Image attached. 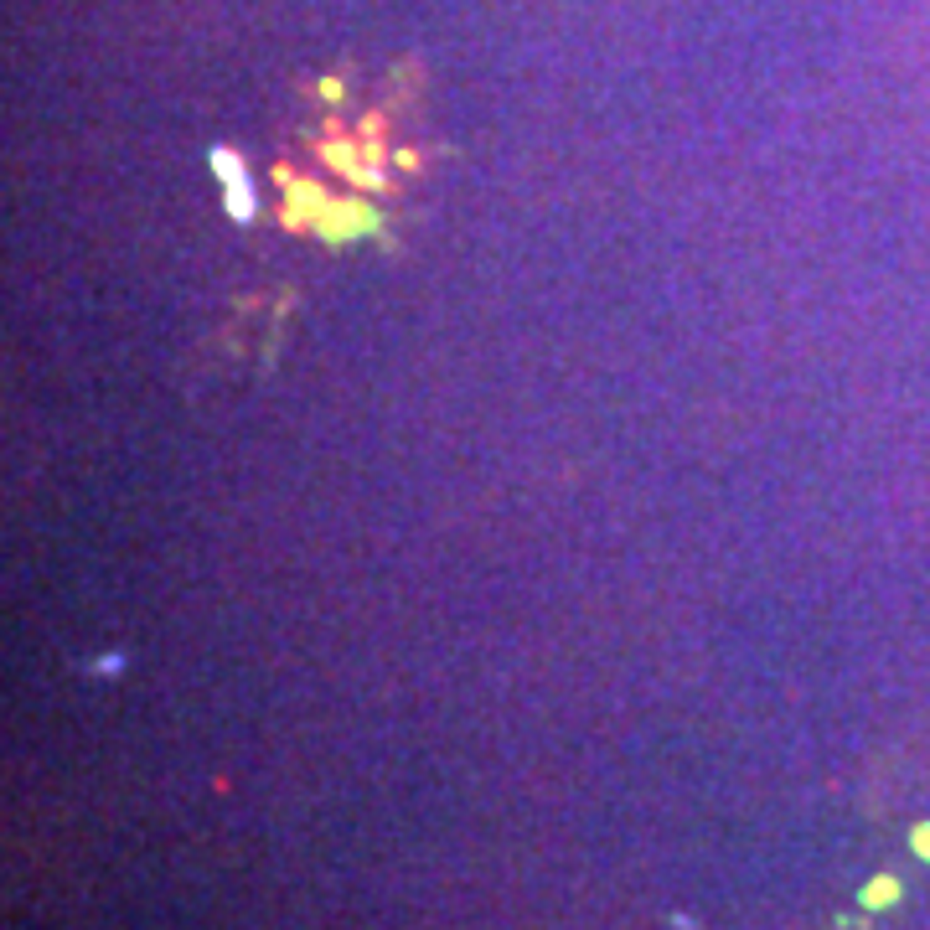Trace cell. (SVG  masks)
I'll list each match as a JSON object with an SVG mask.
<instances>
[{
	"mask_svg": "<svg viewBox=\"0 0 930 930\" xmlns=\"http://www.w3.org/2000/svg\"><path fill=\"white\" fill-rule=\"evenodd\" d=\"M372 227H378V217L362 202H337V207H326V217H316L321 238H357V233H372Z\"/></svg>",
	"mask_w": 930,
	"mask_h": 930,
	"instance_id": "cell-1",
	"label": "cell"
},
{
	"mask_svg": "<svg viewBox=\"0 0 930 930\" xmlns=\"http://www.w3.org/2000/svg\"><path fill=\"white\" fill-rule=\"evenodd\" d=\"M223 202H227V217L248 223V217H254V192H248V177H243V181H227V187H223Z\"/></svg>",
	"mask_w": 930,
	"mask_h": 930,
	"instance_id": "cell-2",
	"label": "cell"
},
{
	"mask_svg": "<svg viewBox=\"0 0 930 930\" xmlns=\"http://www.w3.org/2000/svg\"><path fill=\"white\" fill-rule=\"evenodd\" d=\"M326 161L341 166V171H352V177L362 171V166H357V150H352V145H331V150H326Z\"/></svg>",
	"mask_w": 930,
	"mask_h": 930,
	"instance_id": "cell-3",
	"label": "cell"
},
{
	"mask_svg": "<svg viewBox=\"0 0 930 930\" xmlns=\"http://www.w3.org/2000/svg\"><path fill=\"white\" fill-rule=\"evenodd\" d=\"M884 899H895V884L889 879H879L874 889H868V905H884Z\"/></svg>",
	"mask_w": 930,
	"mask_h": 930,
	"instance_id": "cell-4",
	"label": "cell"
},
{
	"mask_svg": "<svg viewBox=\"0 0 930 930\" xmlns=\"http://www.w3.org/2000/svg\"><path fill=\"white\" fill-rule=\"evenodd\" d=\"M915 848H920V853L930 858V827H920V833H915Z\"/></svg>",
	"mask_w": 930,
	"mask_h": 930,
	"instance_id": "cell-5",
	"label": "cell"
}]
</instances>
